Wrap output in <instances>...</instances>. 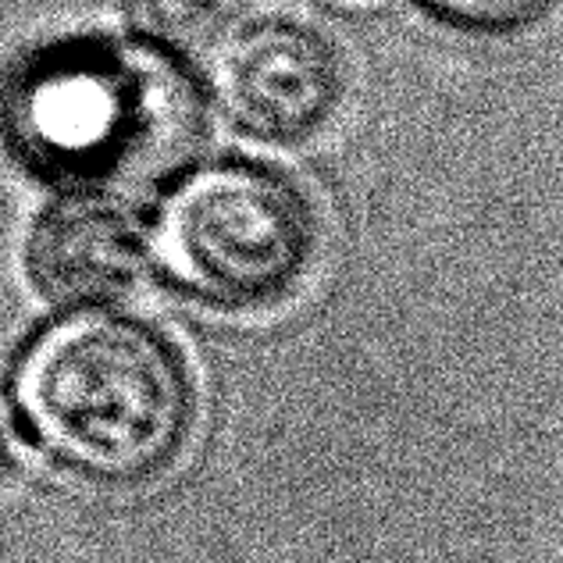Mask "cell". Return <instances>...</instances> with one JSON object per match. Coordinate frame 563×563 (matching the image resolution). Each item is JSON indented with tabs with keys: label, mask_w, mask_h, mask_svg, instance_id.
<instances>
[{
	"label": "cell",
	"mask_w": 563,
	"mask_h": 563,
	"mask_svg": "<svg viewBox=\"0 0 563 563\" xmlns=\"http://www.w3.org/2000/svg\"><path fill=\"white\" fill-rule=\"evenodd\" d=\"M14 393L40 446L103 485L157 478L192 428V385L175 346L103 307L43 329L19 364Z\"/></svg>",
	"instance_id": "cell-1"
},
{
	"label": "cell",
	"mask_w": 563,
	"mask_h": 563,
	"mask_svg": "<svg viewBox=\"0 0 563 563\" xmlns=\"http://www.w3.org/2000/svg\"><path fill=\"white\" fill-rule=\"evenodd\" d=\"M151 261L203 307L257 314L286 303L318 257V218L289 175L257 161H214L168 192Z\"/></svg>",
	"instance_id": "cell-2"
},
{
	"label": "cell",
	"mask_w": 563,
	"mask_h": 563,
	"mask_svg": "<svg viewBox=\"0 0 563 563\" xmlns=\"http://www.w3.org/2000/svg\"><path fill=\"white\" fill-rule=\"evenodd\" d=\"M257 0H125L136 29L168 51H207L246 25Z\"/></svg>",
	"instance_id": "cell-6"
},
{
	"label": "cell",
	"mask_w": 563,
	"mask_h": 563,
	"mask_svg": "<svg viewBox=\"0 0 563 563\" xmlns=\"http://www.w3.org/2000/svg\"><path fill=\"white\" fill-rule=\"evenodd\" d=\"M218 93L243 136L300 146L335 122L346 100V65L318 25L261 19L232 33L221 57Z\"/></svg>",
	"instance_id": "cell-4"
},
{
	"label": "cell",
	"mask_w": 563,
	"mask_h": 563,
	"mask_svg": "<svg viewBox=\"0 0 563 563\" xmlns=\"http://www.w3.org/2000/svg\"><path fill=\"white\" fill-rule=\"evenodd\" d=\"M435 22L471 36H517L542 25L563 0H418Z\"/></svg>",
	"instance_id": "cell-7"
},
{
	"label": "cell",
	"mask_w": 563,
	"mask_h": 563,
	"mask_svg": "<svg viewBox=\"0 0 563 563\" xmlns=\"http://www.w3.org/2000/svg\"><path fill=\"white\" fill-rule=\"evenodd\" d=\"M8 129L36 168L97 179L175 161L197 129V108L168 65L114 47H71L25 71Z\"/></svg>",
	"instance_id": "cell-3"
},
{
	"label": "cell",
	"mask_w": 563,
	"mask_h": 563,
	"mask_svg": "<svg viewBox=\"0 0 563 563\" xmlns=\"http://www.w3.org/2000/svg\"><path fill=\"white\" fill-rule=\"evenodd\" d=\"M14 482H19V432L8 404L0 399V503L11 496Z\"/></svg>",
	"instance_id": "cell-8"
},
{
	"label": "cell",
	"mask_w": 563,
	"mask_h": 563,
	"mask_svg": "<svg viewBox=\"0 0 563 563\" xmlns=\"http://www.w3.org/2000/svg\"><path fill=\"white\" fill-rule=\"evenodd\" d=\"M151 257L136 211L103 189L54 200L25 240V275L62 307H108L125 296Z\"/></svg>",
	"instance_id": "cell-5"
}]
</instances>
